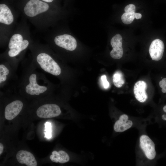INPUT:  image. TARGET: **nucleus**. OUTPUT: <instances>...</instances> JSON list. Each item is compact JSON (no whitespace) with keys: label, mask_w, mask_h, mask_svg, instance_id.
<instances>
[{"label":"nucleus","mask_w":166,"mask_h":166,"mask_svg":"<svg viewBox=\"0 0 166 166\" xmlns=\"http://www.w3.org/2000/svg\"><path fill=\"white\" fill-rule=\"evenodd\" d=\"M53 39L56 45L70 51L75 50L79 44L78 38L67 30L57 32L53 36Z\"/></svg>","instance_id":"nucleus-1"},{"label":"nucleus","mask_w":166,"mask_h":166,"mask_svg":"<svg viewBox=\"0 0 166 166\" xmlns=\"http://www.w3.org/2000/svg\"><path fill=\"white\" fill-rule=\"evenodd\" d=\"M36 60L41 67L45 72L55 76H58L61 74L60 67L48 54L40 53L37 55Z\"/></svg>","instance_id":"nucleus-2"},{"label":"nucleus","mask_w":166,"mask_h":166,"mask_svg":"<svg viewBox=\"0 0 166 166\" xmlns=\"http://www.w3.org/2000/svg\"><path fill=\"white\" fill-rule=\"evenodd\" d=\"M49 8V5L46 2L40 0H30L26 4L23 10L27 16L32 18L43 15Z\"/></svg>","instance_id":"nucleus-3"},{"label":"nucleus","mask_w":166,"mask_h":166,"mask_svg":"<svg viewBox=\"0 0 166 166\" xmlns=\"http://www.w3.org/2000/svg\"><path fill=\"white\" fill-rule=\"evenodd\" d=\"M59 106L55 104H46L39 107L36 111L38 116L41 118H48L59 116L61 113Z\"/></svg>","instance_id":"nucleus-4"},{"label":"nucleus","mask_w":166,"mask_h":166,"mask_svg":"<svg viewBox=\"0 0 166 166\" xmlns=\"http://www.w3.org/2000/svg\"><path fill=\"white\" fill-rule=\"evenodd\" d=\"M122 42V37L118 33L115 34L111 38L110 43L113 49L110 54L113 58L119 59L122 57L123 53Z\"/></svg>","instance_id":"nucleus-5"},{"label":"nucleus","mask_w":166,"mask_h":166,"mask_svg":"<svg viewBox=\"0 0 166 166\" xmlns=\"http://www.w3.org/2000/svg\"><path fill=\"white\" fill-rule=\"evenodd\" d=\"M140 146L146 157L149 160L154 159L156 155L155 145L147 136L143 135L140 138Z\"/></svg>","instance_id":"nucleus-6"},{"label":"nucleus","mask_w":166,"mask_h":166,"mask_svg":"<svg viewBox=\"0 0 166 166\" xmlns=\"http://www.w3.org/2000/svg\"><path fill=\"white\" fill-rule=\"evenodd\" d=\"M164 49V45L163 42L157 39L151 43L149 49V53L152 59L158 61L162 57Z\"/></svg>","instance_id":"nucleus-7"},{"label":"nucleus","mask_w":166,"mask_h":166,"mask_svg":"<svg viewBox=\"0 0 166 166\" xmlns=\"http://www.w3.org/2000/svg\"><path fill=\"white\" fill-rule=\"evenodd\" d=\"M23 106V104L20 100H15L8 104L4 112L5 118L8 120H13L19 114Z\"/></svg>","instance_id":"nucleus-8"},{"label":"nucleus","mask_w":166,"mask_h":166,"mask_svg":"<svg viewBox=\"0 0 166 166\" xmlns=\"http://www.w3.org/2000/svg\"><path fill=\"white\" fill-rule=\"evenodd\" d=\"M29 84L26 87V91L31 95H39L40 93H44L47 89L46 86H41L38 85L36 81V75L33 73L29 78Z\"/></svg>","instance_id":"nucleus-9"},{"label":"nucleus","mask_w":166,"mask_h":166,"mask_svg":"<svg viewBox=\"0 0 166 166\" xmlns=\"http://www.w3.org/2000/svg\"><path fill=\"white\" fill-rule=\"evenodd\" d=\"M16 158L20 164H25L27 166H37V162L34 156L27 151L19 150L16 154Z\"/></svg>","instance_id":"nucleus-10"},{"label":"nucleus","mask_w":166,"mask_h":166,"mask_svg":"<svg viewBox=\"0 0 166 166\" xmlns=\"http://www.w3.org/2000/svg\"><path fill=\"white\" fill-rule=\"evenodd\" d=\"M147 85L143 81H139L135 84L133 92L136 98L140 102H144L148 98V96L146 90Z\"/></svg>","instance_id":"nucleus-11"},{"label":"nucleus","mask_w":166,"mask_h":166,"mask_svg":"<svg viewBox=\"0 0 166 166\" xmlns=\"http://www.w3.org/2000/svg\"><path fill=\"white\" fill-rule=\"evenodd\" d=\"M14 21L13 15L8 6L4 4H0V22L9 25Z\"/></svg>","instance_id":"nucleus-12"},{"label":"nucleus","mask_w":166,"mask_h":166,"mask_svg":"<svg viewBox=\"0 0 166 166\" xmlns=\"http://www.w3.org/2000/svg\"><path fill=\"white\" fill-rule=\"evenodd\" d=\"M128 119V115L125 114L121 115L114 124V131L116 132H121L130 128L132 125V122Z\"/></svg>","instance_id":"nucleus-13"},{"label":"nucleus","mask_w":166,"mask_h":166,"mask_svg":"<svg viewBox=\"0 0 166 166\" xmlns=\"http://www.w3.org/2000/svg\"><path fill=\"white\" fill-rule=\"evenodd\" d=\"M50 158L53 162L61 164L66 163L69 160V157L68 154L63 150L58 152L53 151L52 154L50 156Z\"/></svg>","instance_id":"nucleus-14"},{"label":"nucleus","mask_w":166,"mask_h":166,"mask_svg":"<svg viewBox=\"0 0 166 166\" xmlns=\"http://www.w3.org/2000/svg\"><path fill=\"white\" fill-rule=\"evenodd\" d=\"M23 37L21 34H14L10 40L8 47L9 49L14 48L21 45L23 41Z\"/></svg>","instance_id":"nucleus-15"},{"label":"nucleus","mask_w":166,"mask_h":166,"mask_svg":"<svg viewBox=\"0 0 166 166\" xmlns=\"http://www.w3.org/2000/svg\"><path fill=\"white\" fill-rule=\"evenodd\" d=\"M29 42L27 39H24L21 45L12 49H9L8 54L11 57H14L18 55L22 51L26 49L28 46Z\"/></svg>","instance_id":"nucleus-16"},{"label":"nucleus","mask_w":166,"mask_h":166,"mask_svg":"<svg viewBox=\"0 0 166 166\" xmlns=\"http://www.w3.org/2000/svg\"><path fill=\"white\" fill-rule=\"evenodd\" d=\"M113 80L114 85L118 88L121 87L125 82L123 75L120 71H117L114 74Z\"/></svg>","instance_id":"nucleus-17"},{"label":"nucleus","mask_w":166,"mask_h":166,"mask_svg":"<svg viewBox=\"0 0 166 166\" xmlns=\"http://www.w3.org/2000/svg\"><path fill=\"white\" fill-rule=\"evenodd\" d=\"M135 18V12H125L121 18L122 22L125 24L131 23Z\"/></svg>","instance_id":"nucleus-18"},{"label":"nucleus","mask_w":166,"mask_h":166,"mask_svg":"<svg viewBox=\"0 0 166 166\" xmlns=\"http://www.w3.org/2000/svg\"><path fill=\"white\" fill-rule=\"evenodd\" d=\"M45 132L44 133L45 135V137L47 138H50L51 137V125L50 123L46 122L45 124Z\"/></svg>","instance_id":"nucleus-19"},{"label":"nucleus","mask_w":166,"mask_h":166,"mask_svg":"<svg viewBox=\"0 0 166 166\" xmlns=\"http://www.w3.org/2000/svg\"><path fill=\"white\" fill-rule=\"evenodd\" d=\"M135 6L132 4L126 6L124 8L125 12H134L135 10Z\"/></svg>","instance_id":"nucleus-20"},{"label":"nucleus","mask_w":166,"mask_h":166,"mask_svg":"<svg viewBox=\"0 0 166 166\" xmlns=\"http://www.w3.org/2000/svg\"><path fill=\"white\" fill-rule=\"evenodd\" d=\"M160 86L162 88L161 91L163 93H166V78H163L159 83Z\"/></svg>","instance_id":"nucleus-21"},{"label":"nucleus","mask_w":166,"mask_h":166,"mask_svg":"<svg viewBox=\"0 0 166 166\" xmlns=\"http://www.w3.org/2000/svg\"><path fill=\"white\" fill-rule=\"evenodd\" d=\"M101 78L104 87L105 89H108L109 87V84L107 80L106 75H102Z\"/></svg>","instance_id":"nucleus-22"},{"label":"nucleus","mask_w":166,"mask_h":166,"mask_svg":"<svg viewBox=\"0 0 166 166\" xmlns=\"http://www.w3.org/2000/svg\"><path fill=\"white\" fill-rule=\"evenodd\" d=\"M142 17L141 14L140 13H135V18L136 19H139L141 18Z\"/></svg>","instance_id":"nucleus-23"},{"label":"nucleus","mask_w":166,"mask_h":166,"mask_svg":"<svg viewBox=\"0 0 166 166\" xmlns=\"http://www.w3.org/2000/svg\"><path fill=\"white\" fill-rule=\"evenodd\" d=\"M4 149V146L2 144L0 143V155H1L3 152Z\"/></svg>","instance_id":"nucleus-24"},{"label":"nucleus","mask_w":166,"mask_h":166,"mask_svg":"<svg viewBox=\"0 0 166 166\" xmlns=\"http://www.w3.org/2000/svg\"><path fill=\"white\" fill-rule=\"evenodd\" d=\"M46 2L50 3L52 2L54 0H41Z\"/></svg>","instance_id":"nucleus-25"},{"label":"nucleus","mask_w":166,"mask_h":166,"mask_svg":"<svg viewBox=\"0 0 166 166\" xmlns=\"http://www.w3.org/2000/svg\"><path fill=\"white\" fill-rule=\"evenodd\" d=\"M162 118L163 120H166V114H163L162 116Z\"/></svg>","instance_id":"nucleus-26"},{"label":"nucleus","mask_w":166,"mask_h":166,"mask_svg":"<svg viewBox=\"0 0 166 166\" xmlns=\"http://www.w3.org/2000/svg\"><path fill=\"white\" fill-rule=\"evenodd\" d=\"M163 111L166 113V105H165L163 108Z\"/></svg>","instance_id":"nucleus-27"}]
</instances>
